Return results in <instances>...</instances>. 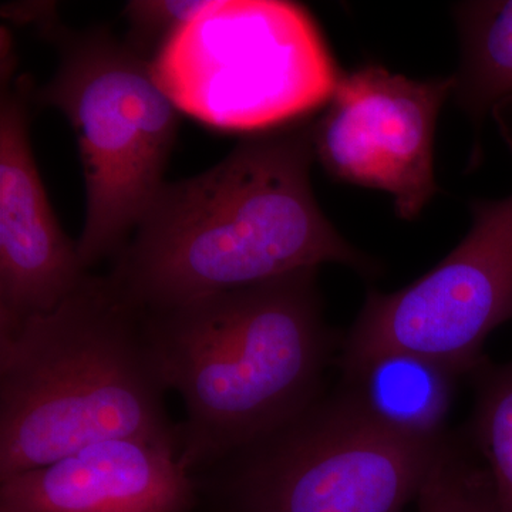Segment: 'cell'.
Instances as JSON below:
<instances>
[{
    "mask_svg": "<svg viewBox=\"0 0 512 512\" xmlns=\"http://www.w3.org/2000/svg\"><path fill=\"white\" fill-rule=\"evenodd\" d=\"M315 117L248 134L205 173L165 183L109 274L128 301L167 311L322 264L373 274L313 194Z\"/></svg>",
    "mask_w": 512,
    "mask_h": 512,
    "instance_id": "cell-1",
    "label": "cell"
},
{
    "mask_svg": "<svg viewBox=\"0 0 512 512\" xmlns=\"http://www.w3.org/2000/svg\"><path fill=\"white\" fill-rule=\"evenodd\" d=\"M168 389L180 394L181 466H220L320 397L333 338L318 269L146 312Z\"/></svg>",
    "mask_w": 512,
    "mask_h": 512,
    "instance_id": "cell-2",
    "label": "cell"
},
{
    "mask_svg": "<svg viewBox=\"0 0 512 512\" xmlns=\"http://www.w3.org/2000/svg\"><path fill=\"white\" fill-rule=\"evenodd\" d=\"M147 313L90 274L57 308L0 330V481L97 441L180 446Z\"/></svg>",
    "mask_w": 512,
    "mask_h": 512,
    "instance_id": "cell-3",
    "label": "cell"
},
{
    "mask_svg": "<svg viewBox=\"0 0 512 512\" xmlns=\"http://www.w3.org/2000/svg\"><path fill=\"white\" fill-rule=\"evenodd\" d=\"M40 28L60 62L35 97L62 111L77 138L86 218L76 242L90 271L117 258L165 184L181 111L158 84L153 63L106 29L72 32L56 16Z\"/></svg>",
    "mask_w": 512,
    "mask_h": 512,
    "instance_id": "cell-4",
    "label": "cell"
},
{
    "mask_svg": "<svg viewBox=\"0 0 512 512\" xmlns=\"http://www.w3.org/2000/svg\"><path fill=\"white\" fill-rule=\"evenodd\" d=\"M153 70L181 113L247 134L315 114L342 76L311 13L284 0H211Z\"/></svg>",
    "mask_w": 512,
    "mask_h": 512,
    "instance_id": "cell-5",
    "label": "cell"
},
{
    "mask_svg": "<svg viewBox=\"0 0 512 512\" xmlns=\"http://www.w3.org/2000/svg\"><path fill=\"white\" fill-rule=\"evenodd\" d=\"M446 440L394 436L342 390L217 467L232 512H406Z\"/></svg>",
    "mask_w": 512,
    "mask_h": 512,
    "instance_id": "cell-6",
    "label": "cell"
},
{
    "mask_svg": "<svg viewBox=\"0 0 512 512\" xmlns=\"http://www.w3.org/2000/svg\"><path fill=\"white\" fill-rule=\"evenodd\" d=\"M512 157V97L491 113ZM463 241L426 275L369 292L343 339V375L386 353L430 357L458 376L484 362L485 340L512 320V194L470 201Z\"/></svg>",
    "mask_w": 512,
    "mask_h": 512,
    "instance_id": "cell-7",
    "label": "cell"
},
{
    "mask_svg": "<svg viewBox=\"0 0 512 512\" xmlns=\"http://www.w3.org/2000/svg\"><path fill=\"white\" fill-rule=\"evenodd\" d=\"M453 76L414 80L380 64L342 73L313 127L315 157L338 183L386 192L414 221L439 192L434 136Z\"/></svg>",
    "mask_w": 512,
    "mask_h": 512,
    "instance_id": "cell-8",
    "label": "cell"
},
{
    "mask_svg": "<svg viewBox=\"0 0 512 512\" xmlns=\"http://www.w3.org/2000/svg\"><path fill=\"white\" fill-rule=\"evenodd\" d=\"M28 79L0 103V330L52 312L90 272L64 234L29 137Z\"/></svg>",
    "mask_w": 512,
    "mask_h": 512,
    "instance_id": "cell-9",
    "label": "cell"
},
{
    "mask_svg": "<svg viewBox=\"0 0 512 512\" xmlns=\"http://www.w3.org/2000/svg\"><path fill=\"white\" fill-rule=\"evenodd\" d=\"M168 441H97L0 481V512H190L197 483Z\"/></svg>",
    "mask_w": 512,
    "mask_h": 512,
    "instance_id": "cell-10",
    "label": "cell"
},
{
    "mask_svg": "<svg viewBox=\"0 0 512 512\" xmlns=\"http://www.w3.org/2000/svg\"><path fill=\"white\" fill-rule=\"evenodd\" d=\"M457 373L430 357L386 353L345 373L343 392L367 419L394 436L444 439Z\"/></svg>",
    "mask_w": 512,
    "mask_h": 512,
    "instance_id": "cell-11",
    "label": "cell"
},
{
    "mask_svg": "<svg viewBox=\"0 0 512 512\" xmlns=\"http://www.w3.org/2000/svg\"><path fill=\"white\" fill-rule=\"evenodd\" d=\"M461 59L451 97L473 123L468 170L481 164V131L494 107L512 97V0H476L453 8Z\"/></svg>",
    "mask_w": 512,
    "mask_h": 512,
    "instance_id": "cell-12",
    "label": "cell"
},
{
    "mask_svg": "<svg viewBox=\"0 0 512 512\" xmlns=\"http://www.w3.org/2000/svg\"><path fill=\"white\" fill-rule=\"evenodd\" d=\"M473 440L490 476L500 512H512V360L474 370Z\"/></svg>",
    "mask_w": 512,
    "mask_h": 512,
    "instance_id": "cell-13",
    "label": "cell"
},
{
    "mask_svg": "<svg viewBox=\"0 0 512 512\" xmlns=\"http://www.w3.org/2000/svg\"><path fill=\"white\" fill-rule=\"evenodd\" d=\"M417 512H500L483 463L444 441L416 500Z\"/></svg>",
    "mask_w": 512,
    "mask_h": 512,
    "instance_id": "cell-14",
    "label": "cell"
},
{
    "mask_svg": "<svg viewBox=\"0 0 512 512\" xmlns=\"http://www.w3.org/2000/svg\"><path fill=\"white\" fill-rule=\"evenodd\" d=\"M211 0H133L124 8L128 23L126 45L144 59H156L161 49L184 25L210 5Z\"/></svg>",
    "mask_w": 512,
    "mask_h": 512,
    "instance_id": "cell-15",
    "label": "cell"
}]
</instances>
